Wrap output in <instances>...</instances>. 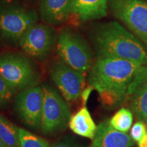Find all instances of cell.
I'll return each instance as SVG.
<instances>
[{
  "label": "cell",
  "mask_w": 147,
  "mask_h": 147,
  "mask_svg": "<svg viewBox=\"0 0 147 147\" xmlns=\"http://www.w3.org/2000/svg\"><path fill=\"white\" fill-rule=\"evenodd\" d=\"M142 65L123 59L97 57L88 80L98 91L103 105L114 108L125 102L128 88Z\"/></svg>",
  "instance_id": "obj_1"
},
{
  "label": "cell",
  "mask_w": 147,
  "mask_h": 147,
  "mask_svg": "<svg viewBox=\"0 0 147 147\" xmlns=\"http://www.w3.org/2000/svg\"><path fill=\"white\" fill-rule=\"evenodd\" d=\"M90 38L99 57L123 59L147 64L146 48L133 33L117 22L95 25Z\"/></svg>",
  "instance_id": "obj_2"
},
{
  "label": "cell",
  "mask_w": 147,
  "mask_h": 147,
  "mask_svg": "<svg viewBox=\"0 0 147 147\" xmlns=\"http://www.w3.org/2000/svg\"><path fill=\"white\" fill-rule=\"evenodd\" d=\"M58 55L76 70L84 74L93 65V52L84 38L72 28L63 27L58 33Z\"/></svg>",
  "instance_id": "obj_3"
},
{
  "label": "cell",
  "mask_w": 147,
  "mask_h": 147,
  "mask_svg": "<svg viewBox=\"0 0 147 147\" xmlns=\"http://www.w3.org/2000/svg\"><path fill=\"white\" fill-rule=\"evenodd\" d=\"M39 19L36 10L15 3H0V39L18 44L23 35Z\"/></svg>",
  "instance_id": "obj_4"
},
{
  "label": "cell",
  "mask_w": 147,
  "mask_h": 147,
  "mask_svg": "<svg viewBox=\"0 0 147 147\" xmlns=\"http://www.w3.org/2000/svg\"><path fill=\"white\" fill-rule=\"evenodd\" d=\"M0 75L16 90L36 86L39 75L32 60L19 52L0 55Z\"/></svg>",
  "instance_id": "obj_5"
},
{
  "label": "cell",
  "mask_w": 147,
  "mask_h": 147,
  "mask_svg": "<svg viewBox=\"0 0 147 147\" xmlns=\"http://www.w3.org/2000/svg\"><path fill=\"white\" fill-rule=\"evenodd\" d=\"M108 6L113 16L147 47V0H109Z\"/></svg>",
  "instance_id": "obj_6"
},
{
  "label": "cell",
  "mask_w": 147,
  "mask_h": 147,
  "mask_svg": "<svg viewBox=\"0 0 147 147\" xmlns=\"http://www.w3.org/2000/svg\"><path fill=\"white\" fill-rule=\"evenodd\" d=\"M44 93L41 128L45 134H54L69 124L71 112L57 91L49 84L42 86Z\"/></svg>",
  "instance_id": "obj_7"
},
{
  "label": "cell",
  "mask_w": 147,
  "mask_h": 147,
  "mask_svg": "<svg viewBox=\"0 0 147 147\" xmlns=\"http://www.w3.org/2000/svg\"><path fill=\"white\" fill-rule=\"evenodd\" d=\"M57 40L58 33L54 27L36 23L23 35L18 45L29 56L42 61L51 54Z\"/></svg>",
  "instance_id": "obj_8"
},
{
  "label": "cell",
  "mask_w": 147,
  "mask_h": 147,
  "mask_svg": "<svg viewBox=\"0 0 147 147\" xmlns=\"http://www.w3.org/2000/svg\"><path fill=\"white\" fill-rule=\"evenodd\" d=\"M50 75L66 100H76L81 96L84 87V74L72 68L59 59L51 65Z\"/></svg>",
  "instance_id": "obj_9"
},
{
  "label": "cell",
  "mask_w": 147,
  "mask_h": 147,
  "mask_svg": "<svg viewBox=\"0 0 147 147\" xmlns=\"http://www.w3.org/2000/svg\"><path fill=\"white\" fill-rule=\"evenodd\" d=\"M43 102L42 87L34 86L18 93L15 98V110L27 126L36 129L41 125Z\"/></svg>",
  "instance_id": "obj_10"
},
{
  "label": "cell",
  "mask_w": 147,
  "mask_h": 147,
  "mask_svg": "<svg viewBox=\"0 0 147 147\" xmlns=\"http://www.w3.org/2000/svg\"><path fill=\"white\" fill-rule=\"evenodd\" d=\"M125 102L139 120L147 117V66L142 65L128 88Z\"/></svg>",
  "instance_id": "obj_11"
},
{
  "label": "cell",
  "mask_w": 147,
  "mask_h": 147,
  "mask_svg": "<svg viewBox=\"0 0 147 147\" xmlns=\"http://www.w3.org/2000/svg\"><path fill=\"white\" fill-rule=\"evenodd\" d=\"M74 0H41L39 16L43 23L52 26L63 25L73 14Z\"/></svg>",
  "instance_id": "obj_12"
},
{
  "label": "cell",
  "mask_w": 147,
  "mask_h": 147,
  "mask_svg": "<svg viewBox=\"0 0 147 147\" xmlns=\"http://www.w3.org/2000/svg\"><path fill=\"white\" fill-rule=\"evenodd\" d=\"M91 147H132L134 140L127 133L119 131L106 121L97 128Z\"/></svg>",
  "instance_id": "obj_13"
},
{
  "label": "cell",
  "mask_w": 147,
  "mask_h": 147,
  "mask_svg": "<svg viewBox=\"0 0 147 147\" xmlns=\"http://www.w3.org/2000/svg\"><path fill=\"white\" fill-rule=\"evenodd\" d=\"M109 0H74L73 14L84 22L104 17L108 14Z\"/></svg>",
  "instance_id": "obj_14"
},
{
  "label": "cell",
  "mask_w": 147,
  "mask_h": 147,
  "mask_svg": "<svg viewBox=\"0 0 147 147\" xmlns=\"http://www.w3.org/2000/svg\"><path fill=\"white\" fill-rule=\"evenodd\" d=\"M69 126L74 133L89 139L94 138L97 128L86 106L71 117Z\"/></svg>",
  "instance_id": "obj_15"
},
{
  "label": "cell",
  "mask_w": 147,
  "mask_h": 147,
  "mask_svg": "<svg viewBox=\"0 0 147 147\" xmlns=\"http://www.w3.org/2000/svg\"><path fill=\"white\" fill-rule=\"evenodd\" d=\"M0 139L6 147H21L18 127L0 115Z\"/></svg>",
  "instance_id": "obj_16"
},
{
  "label": "cell",
  "mask_w": 147,
  "mask_h": 147,
  "mask_svg": "<svg viewBox=\"0 0 147 147\" xmlns=\"http://www.w3.org/2000/svg\"><path fill=\"white\" fill-rule=\"evenodd\" d=\"M133 115L131 112L127 108H123L117 111L109 121L110 125L119 131L127 133L131 127Z\"/></svg>",
  "instance_id": "obj_17"
},
{
  "label": "cell",
  "mask_w": 147,
  "mask_h": 147,
  "mask_svg": "<svg viewBox=\"0 0 147 147\" xmlns=\"http://www.w3.org/2000/svg\"><path fill=\"white\" fill-rule=\"evenodd\" d=\"M21 147H51L47 140L23 128H18Z\"/></svg>",
  "instance_id": "obj_18"
},
{
  "label": "cell",
  "mask_w": 147,
  "mask_h": 147,
  "mask_svg": "<svg viewBox=\"0 0 147 147\" xmlns=\"http://www.w3.org/2000/svg\"><path fill=\"white\" fill-rule=\"evenodd\" d=\"M15 88L11 86L0 75V107L5 106L11 100L16 91Z\"/></svg>",
  "instance_id": "obj_19"
},
{
  "label": "cell",
  "mask_w": 147,
  "mask_h": 147,
  "mask_svg": "<svg viewBox=\"0 0 147 147\" xmlns=\"http://www.w3.org/2000/svg\"><path fill=\"white\" fill-rule=\"evenodd\" d=\"M147 134V129L142 121L136 123L132 127L130 131V136L134 140L139 142Z\"/></svg>",
  "instance_id": "obj_20"
},
{
  "label": "cell",
  "mask_w": 147,
  "mask_h": 147,
  "mask_svg": "<svg viewBox=\"0 0 147 147\" xmlns=\"http://www.w3.org/2000/svg\"><path fill=\"white\" fill-rule=\"evenodd\" d=\"M51 147H81L76 142L70 140H62L55 143Z\"/></svg>",
  "instance_id": "obj_21"
},
{
  "label": "cell",
  "mask_w": 147,
  "mask_h": 147,
  "mask_svg": "<svg viewBox=\"0 0 147 147\" xmlns=\"http://www.w3.org/2000/svg\"><path fill=\"white\" fill-rule=\"evenodd\" d=\"M94 88L91 87V85H89L87 88H86L85 89L83 90L82 94H81V97H82V104H83L84 106H85L86 104H87V102L89 99V97L90 95V93L92 91Z\"/></svg>",
  "instance_id": "obj_22"
},
{
  "label": "cell",
  "mask_w": 147,
  "mask_h": 147,
  "mask_svg": "<svg viewBox=\"0 0 147 147\" xmlns=\"http://www.w3.org/2000/svg\"><path fill=\"white\" fill-rule=\"evenodd\" d=\"M139 147H147V134L138 142Z\"/></svg>",
  "instance_id": "obj_23"
},
{
  "label": "cell",
  "mask_w": 147,
  "mask_h": 147,
  "mask_svg": "<svg viewBox=\"0 0 147 147\" xmlns=\"http://www.w3.org/2000/svg\"><path fill=\"white\" fill-rule=\"evenodd\" d=\"M0 147H6V146L4 144V143L1 140V139H0Z\"/></svg>",
  "instance_id": "obj_24"
},
{
  "label": "cell",
  "mask_w": 147,
  "mask_h": 147,
  "mask_svg": "<svg viewBox=\"0 0 147 147\" xmlns=\"http://www.w3.org/2000/svg\"><path fill=\"white\" fill-rule=\"evenodd\" d=\"M145 121H146V123H147V117H146V119H145Z\"/></svg>",
  "instance_id": "obj_25"
}]
</instances>
